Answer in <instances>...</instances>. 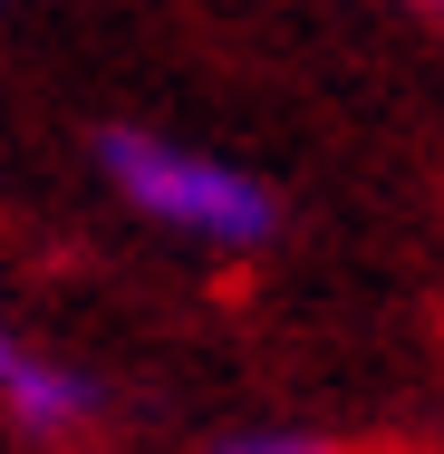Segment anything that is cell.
I'll list each match as a JSON object with an SVG mask.
<instances>
[{"instance_id": "277c9868", "label": "cell", "mask_w": 444, "mask_h": 454, "mask_svg": "<svg viewBox=\"0 0 444 454\" xmlns=\"http://www.w3.org/2000/svg\"><path fill=\"white\" fill-rule=\"evenodd\" d=\"M10 367H19V348H10V339H0V387H10Z\"/></svg>"}, {"instance_id": "6da1fadb", "label": "cell", "mask_w": 444, "mask_h": 454, "mask_svg": "<svg viewBox=\"0 0 444 454\" xmlns=\"http://www.w3.org/2000/svg\"><path fill=\"white\" fill-rule=\"evenodd\" d=\"M106 175L126 184V203H145L155 223H183V232L222 242V252H252V242H270V223H280V203H270L242 165L183 155V145L136 136V126H116V136H106Z\"/></svg>"}, {"instance_id": "3957f363", "label": "cell", "mask_w": 444, "mask_h": 454, "mask_svg": "<svg viewBox=\"0 0 444 454\" xmlns=\"http://www.w3.org/2000/svg\"><path fill=\"white\" fill-rule=\"evenodd\" d=\"M213 454H339V445H319V435H232Z\"/></svg>"}, {"instance_id": "5b68a950", "label": "cell", "mask_w": 444, "mask_h": 454, "mask_svg": "<svg viewBox=\"0 0 444 454\" xmlns=\"http://www.w3.org/2000/svg\"><path fill=\"white\" fill-rule=\"evenodd\" d=\"M425 10H435V20H444V0H425Z\"/></svg>"}, {"instance_id": "7a4b0ae2", "label": "cell", "mask_w": 444, "mask_h": 454, "mask_svg": "<svg viewBox=\"0 0 444 454\" xmlns=\"http://www.w3.org/2000/svg\"><path fill=\"white\" fill-rule=\"evenodd\" d=\"M10 406H19V426H39V435H68V426H88V377H68V367H39L19 358L10 367Z\"/></svg>"}]
</instances>
